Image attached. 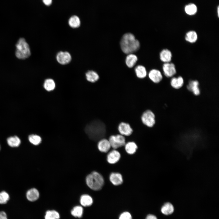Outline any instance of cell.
Listing matches in <instances>:
<instances>
[{
  "label": "cell",
  "mask_w": 219,
  "mask_h": 219,
  "mask_svg": "<svg viewBox=\"0 0 219 219\" xmlns=\"http://www.w3.org/2000/svg\"></svg>",
  "instance_id": "74e56055"
},
{
  "label": "cell",
  "mask_w": 219,
  "mask_h": 219,
  "mask_svg": "<svg viewBox=\"0 0 219 219\" xmlns=\"http://www.w3.org/2000/svg\"><path fill=\"white\" fill-rule=\"evenodd\" d=\"M199 85V83L197 80H191L187 85V88L194 95L197 96L199 95L200 93Z\"/></svg>",
  "instance_id": "4fadbf2b"
},
{
  "label": "cell",
  "mask_w": 219,
  "mask_h": 219,
  "mask_svg": "<svg viewBox=\"0 0 219 219\" xmlns=\"http://www.w3.org/2000/svg\"><path fill=\"white\" fill-rule=\"evenodd\" d=\"M118 130L120 134L123 136H129L133 132L130 124L125 122L120 123L118 126Z\"/></svg>",
  "instance_id": "9c48e42d"
},
{
  "label": "cell",
  "mask_w": 219,
  "mask_h": 219,
  "mask_svg": "<svg viewBox=\"0 0 219 219\" xmlns=\"http://www.w3.org/2000/svg\"><path fill=\"white\" fill-rule=\"evenodd\" d=\"M198 39V35L196 32L191 30L188 32L185 36L186 40L190 43H195Z\"/></svg>",
  "instance_id": "d6986e66"
},
{
  "label": "cell",
  "mask_w": 219,
  "mask_h": 219,
  "mask_svg": "<svg viewBox=\"0 0 219 219\" xmlns=\"http://www.w3.org/2000/svg\"><path fill=\"white\" fill-rule=\"evenodd\" d=\"M29 141L32 144L37 145L39 144L41 142V137L37 135L31 134L28 137Z\"/></svg>",
  "instance_id": "f546056e"
},
{
  "label": "cell",
  "mask_w": 219,
  "mask_h": 219,
  "mask_svg": "<svg viewBox=\"0 0 219 219\" xmlns=\"http://www.w3.org/2000/svg\"><path fill=\"white\" fill-rule=\"evenodd\" d=\"M145 219H157L156 217L152 214H149L146 217Z\"/></svg>",
  "instance_id": "d590c367"
},
{
  "label": "cell",
  "mask_w": 219,
  "mask_h": 219,
  "mask_svg": "<svg viewBox=\"0 0 219 219\" xmlns=\"http://www.w3.org/2000/svg\"><path fill=\"white\" fill-rule=\"evenodd\" d=\"M43 87L47 91H50L53 90L55 87L54 81L51 78H48L45 80L43 84Z\"/></svg>",
  "instance_id": "4316f807"
},
{
  "label": "cell",
  "mask_w": 219,
  "mask_h": 219,
  "mask_svg": "<svg viewBox=\"0 0 219 219\" xmlns=\"http://www.w3.org/2000/svg\"><path fill=\"white\" fill-rule=\"evenodd\" d=\"M197 9L196 6L193 4H190L186 5L185 8L186 13L189 15H193L195 14Z\"/></svg>",
  "instance_id": "4dcf8cb0"
},
{
  "label": "cell",
  "mask_w": 219,
  "mask_h": 219,
  "mask_svg": "<svg viewBox=\"0 0 219 219\" xmlns=\"http://www.w3.org/2000/svg\"><path fill=\"white\" fill-rule=\"evenodd\" d=\"M85 130L89 138L96 141L103 139L106 133L105 124L99 120H93L88 124Z\"/></svg>",
  "instance_id": "6da1fadb"
},
{
  "label": "cell",
  "mask_w": 219,
  "mask_h": 219,
  "mask_svg": "<svg viewBox=\"0 0 219 219\" xmlns=\"http://www.w3.org/2000/svg\"><path fill=\"white\" fill-rule=\"evenodd\" d=\"M86 182L90 189L97 191L102 188L104 185V181L103 177L100 174L94 171L87 176Z\"/></svg>",
  "instance_id": "3957f363"
},
{
  "label": "cell",
  "mask_w": 219,
  "mask_h": 219,
  "mask_svg": "<svg viewBox=\"0 0 219 219\" xmlns=\"http://www.w3.org/2000/svg\"><path fill=\"white\" fill-rule=\"evenodd\" d=\"M174 210L172 205L170 203H165L161 208L162 212L164 214L168 215L172 214Z\"/></svg>",
  "instance_id": "d4e9b609"
},
{
  "label": "cell",
  "mask_w": 219,
  "mask_h": 219,
  "mask_svg": "<svg viewBox=\"0 0 219 219\" xmlns=\"http://www.w3.org/2000/svg\"><path fill=\"white\" fill-rule=\"evenodd\" d=\"M135 71L137 77L139 78H144L146 76L147 71L143 66L139 65L137 66L135 68Z\"/></svg>",
  "instance_id": "cb8c5ba5"
},
{
  "label": "cell",
  "mask_w": 219,
  "mask_h": 219,
  "mask_svg": "<svg viewBox=\"0 0 219 219\" xmlns=\"http://www.w3.org/2000/svg\"><path fill=\"white\" fill-rule=\"evenodd\" d=\"M71 213L73 216L75 217L80 218L83 214V208L81 206H75L71 210Z\"/></svg>",
  "instance_id": "83f0119b"
},
{
  "label": "cell",
  "mask_w": 219,
  "mask_h": 219,
  "mask_svg": "<svg viewBox=\"0 0 219 219\" xmlns=\"http://www.w3.org/2000/svg\"><path fill=\"white\" fill-rule=\"evenodd\" d=\"M217 10H217V11H217V12H218V16H219V7H218V8Z\"/></svg>",
  "instance_id": "8d00e7d4"
},
{
  "label": "cell",
  "mask_w": 219,
  "mask_h": 219,
  "mask_svg": "<svg viewBox=\"0 0 219 219\" xmlns=\"http://www.w3.org/2000/svg\"><path fill=\"white\" fill-rule=\"evenodd\" d=\"M59 214L54 210L47 211L45 216V219H59Z\"/></svg>",
  "instance_id": "f1b7e54d"
},
{
  "label": "cell",
  "mask_w": 219,
  "mask_h": 219,
  "mask_svg": "<svg viewBox=\"0 0 219 219\" xmlns=\"http://www.w3.org/2000/svg\"><path fill=\"white\" fill-rule=\"evenodd\" d=\"M120 158V152L116 150L110 151L107 155V160L108 162L111 164H114L117 162Z\"/></svg>",
  "instance_id": "8fae6325"
},
{
  "label": "cell",
  "mask_w": 219,
  "mask_h": 219,
  "mask_svg": "<svg viewBox=\"0 0 219 219\" xmlns=\"http://www.w3.org/2000/svg\"><path fill=\"white\" fill-rule=\"evenodd\" d=\"M0 219H7L6 214L4 211H0Z\"/></svg>",
  "instance_id": "836d02e7"
},
{
  "label": "cell",
  "mask_w": 219,
  "mask_h": 219,
  "mask_svg": "<svg viewBox=\"0 0 219 219\" xmlns=\"http://www.w3.org/2000/svg\"><path fill=\"white\" fill-rule=\"evenodd\" d=\"M109 179L110 182L115 186L120 185L123 182L122 176L119 173H112L109 176Z\"/></svg>",
  "instance_id": "5bb4252c"
},
{
  "label": "cell",
  "mask_w": 219,
  "mask_h": 219,
  "mask_svg": "<svg viewBox=\"0 0 219 219\" xmlns=\"http://www.w3.org/2000/svg\"><path fill=\"white\" fill-rule=\"evenodd\" d=\"M119 219H132L131 214L128 212H123L120 216Z\"/></svg>",
  "instance_id": "d6a6232c"
},
{
  "label": "cell",
  "mask_w": 219,
  "mask_h": 219,
  "mask_svg": "<svg viewBox=\"0 0 219 219\" xmlns=\"http://www.w3.org/2000/svg\"><path fill=\"white\" fill-rule=\"evenodd\" d=\"M172 57L171 51L168 49L162 50L160 53L159 57L160 60L164 63L170 62Z\"/></svg>",
  "instance_id": "9a60e30c"
},
{
  "label": "cell",
  "mask_w": 219,
  "mask_h": 219,
  "mask_svg": "<svg viewBox=\"0 0 219 219\" xmlns=\"http://www.w3.org/2000/svg\"><path fill=\"white\" fill-rule=\"evenodd\" d=\"M80 203L83 206H89L93 203V199L89 195L87 194H84L82 195L80 197Z\"/></svg>",
  "instance_id": "44dd1931"
},
{
  "label": "cell",
  "mask_w": 219,
  "mask_h": 219,
  "mask_svg": "<svg viewBox=\"0 0 219 219\" xmlns=\"http://www.w3.org/2000/svg\"><path fill=\"white\" fill-rule=\"evenodd\" d=\"M87 80L91 82H95L99 78L98 74L93 71H89L85 74Z\"/></svg>",
  "instance_id": "603a6c76"
},
{
  "label": "cell",
  "mask_w": 219,
  "mask_h": 219,
  "mask_svg": "<svg viewBox=\"0 0 219 219\" xmlns=\"http://www.w3.org/2000/svg\"><path fill=\"white\" fill-rule=\"evenodd\" d=\"M120 44L122 51L127 54H132L136 51L140 47L139 41L130 33H126L123 36Z\"/></svg>",
  "instance_id": "7a4b0ae2"
},
{
  "label": "cell",
  "mask_w": 219,
  "mask_h": 219,
  "mask_svg": "<svg viewBox=\"0 0 219 219\" xmlns=\"http://www.w3.org/2000/svg\"><path fill=\"white\" fill-rule=\"evenodd\" d=\"M184 84L183 78L180 76L173 77L171 79L170 84L174 88L178 89L182 87Z\"/></svg>",
  "instance_id": "e0dca14e"
},
{
  "label": "cell",
  "mask_w": 219,
  "mask_h": 219,
  "mask_svg": "<svg viewBox=\"0 0 219 219\" xmlns=\"http://www.w3.org/2000/svg\"><path fill=\"white\" fill-rule=\"evenodd\" d=\"M148 76L150 80L155 83L159 82L163 78L162 74L160 71L156 69L151 70L149 73Z\"/></svg>",
  "instance_id": "30bf717a"
},
{
  "label": "cell",
  "mask_w": 219,
  "mask_h": 219,
  "mask_svg": "<svg viewBox=\"0 0 219 219\" xmlns=\"http://www.w3.org/2000/svg\"><path fill=\"white\" fill-rule=\"evenodd\" d=\"M81 22L79 17L76 16H73L70 18L68 20V24L70 26L74 28H77L80 26Z\"/></svg>",
  "instance_id": "484cf974"
},
{
  "label": "cell",
  "mask_w": 219,
  "mask_h": 219,
  "mask_svg": "<svg viewBox=\"0 0 219 219\" xmlns=\"http://www.w3.org/2000/svg\"><path fill=\"white\" fill-rule=\"evenodd\" d=\"M43 3L46 5L49 6L52 3V0H43Z\"/></svg>",
  "instance_id": "e575fe53"
},
{
  "label": "cell",
  "mask_w": 219,
  "mask_h": 219,
  "mask_svg": "<svg viewBox=\"0 0 219 219\" xmlns=\"http://www.w3.org/2000/svg\"><path fill=\"white\" fill-rule=\"evenodd\" d=\"M111 147L109 140L106 139H102L99 141L98 148L99 150L102 152L106 153L110 149Z\"/></svg>",
  "instance_id": "7c38bea8"
},
{
  "label": "cell",
  "mask_w": 219,
  "mask_h": 219,
  "mask_svg": "<svg viewBox=\"0 0 219 219\" xmlns=\"http://www.w3.org/2000/svg\"><path fill=\"white\" fill-rule=\"evenodd\" d=\"M26 196L29 201H35L37 200L39 197V192L36 188H31L27 191Z\"/></svg>",
  "instance_id": "2e32d148"
},
{
  "label": "cell",
  "mask_w": 219,
  "mask_h": 219,
  "mask_svg": "<svg viewBox=\"0 0 219 219\" xmlns=\"http://www.w3.org/2000/svg\"><path fill=\"white\" fill-rule=\"evenodd\" d=\"M56 59L59 64L65 65L70 62L71 59V57L68 52L61 51L57 54Z\"/></svg>",
  "instance_id": "ba28073f"
},
{
  "label": "cell",
  "mask_w": 219,
  "mask_h": 219,
  "mask_svg": "<svg viewBox=\"0 0 219 219\" xmlns=\"http://www.w3.org/2000/svg\"><path fill=\"white\" fill-rule=\"evenodd\" d=\"M9 199V196L7 193L5 191L0 192V204H5Z\"/></svg>",
  "instance_id": "1f68e13d"
},
{
  "label": "cell",
  "mask_w": 219,
  "mask_h": 219,
  "mask_svg": "<svg viewBox=\"0 0 219 219\" xmlns=\"http://www.w3.org/2000/svg\"><path fill=\"white\" fill-rule=\"evenodd\" d=\"M162 70L164 74L167 78L172 77L176 72L175 64L172 63H164L162 66Z\"/></svg>",
  "instance_id": "52a82bcc"
},
{
  "label": "cell",
  "mask_w": 219,
  "mask_h": 219,
  "mask_svg": "<svg viewBox=\"0 0 219 219\" xmlns=\"http://www.w3.org/2000/svg\"><path fill=\"white\" fill-rule=\"evenodd\" d=\"M137 60V57L133 54H128L125 60V63L127 66L129 68H132L135 64Z\"/></svg>",
  "instance_id": "ac0fdd59"
},
{
  "label": "cell",
  "mask_w": 219,
  "mask_h": 219,
  "mask_svg": "<svg viewBox=\"0 0 219 219\" xmlns=\"http://www.w3.org/2000/svg\"><path fill=\"white\" fill-rule=\"evenodd\" d=\"M15 55L19 59H24L28 57L31 54L30 47L25 39L20 38L16 45Z\"/></svg>",
  "instance_id": "277c9868"
},
{
  "label": "cell",
  "mask_w": 219,
  "mask_h": 219,
  "mask_svg": "<svg viewBox=\"0 0 219 219\" xmlns=\"http://www.w3.org/2000/svg\"><path fill=\"white\" fill-rule=\"evenodd\" d=\"M125 148L126 151L128 154L132 155L136 152L137 146L135 142L130 141L125 144Z\"/></svg>",
  "instance_id": "ffe728a7"
},
{
  "label": "cell",
  "mask_w": 219,
  "mask_h": 219,
  "mask_svg": "<svg viewBox=\"0 0 219 219\" xmlns=\"http://www.w3.org/2000/svg\"><path fill=\"white\" fill-rule=\"evenodd\" d=\"M7 142L9 146L12 147H17L19 146L21 143L19 138L16 136H11L7 139Z\"/></svg>",
  "instance_id": "7402d4cb"
},
{
  "label": "cell",
  "mask_w": 219,
  "mask_h": 219,
  "mask_svg": "<svg viewBox=\"0 0 219 219\" xmlns=\"http://www.w3.org/2000/svg\"><path fill=\"white\" fill-rule=\"evenodd\" d=\"M109 141L111 147L114 149L121 147L125 144V138L121 134L111 135Z\"/></svg>",
  "instance_id": "5b68a950"
},
{
  "label": "cell",
  "mask_w": 219,
  "mask_h": 219,
  "mask_svg": "<svg viewBox=\"0 0 219 219\" xmlns=\"http://www.w3.org/2000/svg\"><path fill=\"white\" fill-rule=\"evenodd\" d=\"M143 123L149 127H152L155 124V115L150 110H148L144 112L141 117Z\"/></svg>",
  "instance_id": "8992f818"
}]
</instances>
